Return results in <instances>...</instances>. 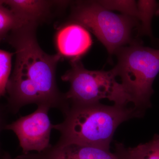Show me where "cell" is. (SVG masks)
<instances>
[{"instance_id":"7","label":"cell","mask_w":159,"mask_h":159,"mask_svg":"<svg viewBox=\"0 0 159 159\" xmlns=\"http://www.w3.org/2000/svg\"><path fill=\"white\" fill-rule=\"evenodd\" d=\"M16 159H121L116 152L93 145L57 143L41 153L17 156Z\"/></svg>"},{"instance_id":"12","label":"cell","mask_w":159,"mask_h":159,"mask_svg":"<svg viewBox=\"0 0 159 159\" xmlns=\"http://www.w3.org/2000/svg\"><path fill=\"white\" fill-rule=\"evenodd\" d=\"M138 20L141 22V34H151V22L154 14H156L158 5L155 1L140 0L137 2Z\"/></svg>"},{"instance_id":"19","label":"cell","mask_w":159,"mask_h":159,"mask_svg":"<svg viewBox=\"0 0 159 159\" xmlns=\"http://www.w3.org/2000/svg\"><path fill=\"white\" fill-rule=\"evenodd\" d=\"M13 159H16L15 158H13Z\"/></svg>"},{"instance_id":"5","label":"cell","mask_w":159,"mask_h":159,"mask_svg":"<svg viewBox=\"0 0 159 159\" xmlns=\"http://www.w3.org/2000/svg\"><path fill=\"white\" fill-rule=\"evenodd\" d=\"M71 68L61 76L70 89L65 93L70 106L87 105L107 99L115 105L127 106L128 97L112 70H90L80 59L70 61Z\"/></svg>"},{"instance_id":"4","label":"cell","mask_w":159,"mask_h":159,"mask_svg":"<svg viewBox=\"0 0 159 159\" xmlns=\"http://www.w3.org/2000/svg\"><path fill=\"white\" fill-rule=\"evenodd\" d=\"M69 21L78 23L91 31L110 55L132 42V32L139 24L136 19L114 13L97 1L75 2Z\"/></svg>"},{"instance_id":"2","label":"cell","mask_w":159,"mask_h":159,"mask_svg":"<svg viewBox=\"0 0 159 159\" xmlns=\"http://www.w3.org/2000/svg\"><path fill=\"white\" fill-rule=\"evenodd\" d=\"M63 116L62 122L53 125L60 134L57 143L93 145L109 150L118 126L129 119L142 117L133 106L100 102L70 106Z\"/></svg>"},{"instance_id":"16","label":"cell","mask_w":159,"mask_h":159,"mask_svg":"<svg viewBox=\"0 0 159 159\" xmlns=\"http://www.w3.org/2000/svg\"><path fill=\"white\" fill-rule=\"evenodd\" d=\"M9 153L8 152H4V155L2 159H8V156H9Z\"/></svg>"},{"instance_id":"6","label":"cell","mask_w":159,"mask_h":159,"mask_svg":"<svg viewBox=\"0 0 159 159\" xmlns=\"http://www.w3.org/2000/svg\"><path fill=\"white\" fill-rule=\"evenodd\" d=\"M50 108L47 106H38L32 113L20 117L8 123L5 129L15 134L23 154L31 151L43 152L51 146L50 138L53 129L48 116Z\"/></svg>"},{"instance_id":"8","label":"cell","mask_w":159,"mask_h":159,"mask_svg":"<svg viewBox=\"0 0 159 159\" xmlns=\"http://www.w3.org/2000/svg\"><path fill=\"white\" fill-rule=\"evenodd\" d=\"M55 43L57 54L61 58L71 61L80 59L86 54L92 47L93 40L85 27L78 23L68 21L57 31Z\"/></svg>"},{"instance_id":"18","label":"cell","mask_w":159,"mask_h":159,"mask_svg":"<svg viewBox=\"0 0 159 159\" xmlns=\"http://www.w3.org/2000/svg\"><path fill=\"white\" fill-rule=\"evenodd\" d=\"M8 159H14L12 158L11 157V155H10V154L9 153V156H8Z\"/></svg>"},{"instance_id":"13","label":"cell","mask_w":159,"mask_h":159,"mask_svg":"<svg viewBox=\"0 0 159 159\" xmlns=\"http://www.w3.org/2000/svg\"><path fill=\"white\" fill-rule=\"evenodd\" d=\"M98 2L106 9L120 11L122 14L138 20V9L137 2L135 1L124 0H105L97 1Z\"/></svg>"},{"instance_id":"11","label":"cell","mask_w":159,"mask_h":159,"mask_svg":"<svg viewBox=\"0 0 159 159\" xmlns=\"http://www.w3.org/2000/svg\"><path fill=\"white\" fill-rule=\"evenodd\" d=\"M29 22H31L21 18L11 9L6 8L0 0V41L6 39L12 30Z\"/></svg>"},{"instance_id":"15","label":"cell","mask_w":159,"mask_h":159,"mask_svg":"<svg viewBox=\"0 0 159 159\" xmlns=\"http://www.w3.org/2000/svg\"><path fill=\"white\" fill-rule=\"evenodd\" d=\"M8 112L6 105H4L0 102V135L2 132L5 129L6 125L8 124L7 122V113ZM2 152V146L0 141V159H2L4 155Z\"/></svg>"},{"instance_id":"3","label":"cell","mask_w":159,"mask_h":159,"mask_svg":"<svg viewBox=\"0 0 159 159\" xmlns=\"http://www.w3.org/2000/svg\"><path fill=\"white\" fill-rule=\"evenodd\" d=\"M118 62L112 69L119 77L129 102L141 114L151 106L152 84L159 73V50L133 41L117 51Z\"/></svg>"},{"instance_id":"1","label":"cell","mask_w":159,"mask_h":159,"mask_svg":"<svg viewBox=\"0 0 159 159\" xmlns=\"http://www.w3.org/2000/svg\"><path fill=\"white\" fill-rule=\"evenodd\" d=\"M38 25L33 22L25 24L11 31L5 39L15 51L12 74L30 80L37 89L42 105L57 109L63 115L70 105L56 82V68L61 57L57 53L47 54L40 48L36 36Z\"/></svg>"},{"instance_id":"9","label":"cell","mask_w":159,"mask_h":159,"mask_svg":"<svg viewBox=\"0 0 159 159\" xmlns=\"http://www.w3.org/2000/svg\"><path fill=\"white\" fill-rule=\"evenodd\" d=\"M15 14L29 22L39 24L48 19L53 7L64 1L45 0H2Z\"/></svg>"},{"instance_id":"17","label":"cell","mask_w":159,"mask_h":159,"mask_svg":"<svg viewBox=\"0 0 159 159\" xmlns=\"http://www.w3.org/2000/svg\"><path fill=\"white\" fill-rule=\"evenodd\" d=\"M156 14L159 15V5L158 6Z\"/></svg>"},{"instance_id":"10","label":"cell","mask_w":159,"mask_h":159,"mask_svg":"<svg viewBox=\"0 0 159 159\" xmlns=\"http://www.w3.org/2000/svg\"><path fill=\"white\" fill-rule=\"evenodd\" d=\"M115 152L121 159H159V135L156 134L149 142L133 148L116 143Z\"/></svg>"},{"instance_id":"14","label":"cell","mask_w":159,"mask_h":159,"mask_svg":"<svg viewBox=\"0 0 159 159\" xmlns=\"http://www.w3.org/2000/svg\"><path fill=\"white\" fill-rule=\"evenodd\" d=\"M13 53L0 49V97L6 94V87L10 77Z\"/></svg>"}]
</instances>
